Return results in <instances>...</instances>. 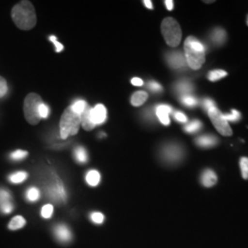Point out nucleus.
<instances>
[{
	"label": "nucleus",
	"mask_w": 248,
	"mask_h": 248,
	"mask_svg": "<svg viewBox=\"0 0 248 248\" xmlns=\"http://www.w3.org/2000/svg\"><path fill=\"white\" fill-rule=\"evenodd\" d=\"M11 17L18 29L29 31L33 29L37 22L35 9L30 1H21L13 7Z\"/></svg>",
	"instance_id": "1"
},
{
	"label": "nucleus",
	"mask_w": 248,
	"mask_h": 248,
	"mask_svg": "<svg viewBox=\"0 0 248 248\" xmlns=\"http://www.w3.org/2000/svg\"><path fill=\"white\" fill-rule=\"evenodd\" d=\"M185 57L187 65L194 69H200L205 62L206 48L203 44L195 37H187L184 45Z\"/></svg>",
	"instance_id": "2"
},
{
	"label": "nucleus",
	"mask_w": 248,
	"mask_h": 248,
	"mask_svg": "<svg viewBox=\"0 0 248 248\" xmlns=\"http://www.w3.org/2000/svg\"><path fill=\"white\" fill-rule=\"evenodd\" d=\"M81 120L80 115L68 107L63 111L60 120V134L62 139H66L68 136L76 135L79 131Z\"/></svg>",
	"instance_id": "3"
},
{
	"label": "nucleus",
	"mask_w": 248,
	"mask_h": 248,
	"mask_svg": "<svg viewBox=\"0 0 248 248\" xmlns=\"http://www.w3.org/2000/svg\"><path fill=\"white\" fill-rule=\"evenodd\" d=\"M162 34L166 43L171 47H177L180 44L182 31L177 20L173 18H166L161 24Z\"/></svg>",
	"instance_id": "4"
},
{
	"label": "nucleus",
	"mask_w": 248,
	"mask_h": 248,
	"mask_svg": "<svg viewBox=\"0 0 248 248\" xmlns=\"http://www.w3.org/2000/svg\"><path fill=\"white\" fill-rule=\"evenodd\" d=\"M42 103V98L35 93H31L25 98L23 110L25 119L29 124L36 125L40 123L42 118L39 113V108Z\"/></svg>",
	"instance_id": "5"
},
{
	"label": "nucleus",
	"mask_w": 248,
	"mask_h": 248,
	"mask_svg": "<svg viewBox=\"0 0 248 248\" xmlns=\"http://www.w3.org/2000/svg\"><path fill=\"white\" fill-rule=\"evenodd\" d=\"M52 181L45 187L47 197L56 203H62L66 201V191L62 181L55 176L51 179Z\"/></svg>",
	"instance_id": "6"
},
{
	"label": "nucleus",
	"mask_w": 248,
	"mask_h": 248,
	"mask_svg": "<svg viewBox=\"0 0 248 248\" xmlns=\"http://www.w3.org/2000/svg\"><path fill=\"white\" fill-rule=\"evenodd\" d=\"M184 150L181 145L170 143L165 145L161 150V157L167 164H177L183 159Z\"/></svg>",
	"instance_id": "7"
},
{
	"label": "nucleus",
	"mask_w": 248,
	"mask_h": 248,
	"mask_svg": "<svg viewBox=\"0 0 248 248\" xmlns=\"http://www.w3.org/2000/svg\"><path fill=\"white\" fill-rule=\"evenodd\" d=\"M208 114L210 116L213 125L215 126V128L219 133L224 136L232 135V132L231 130L228 122L223 118V114L221 113V111L216 107L212 108L211 110H209Z\"/></svg>",
	"instance_id": "8"
},
{
	"label": "nucleus",
	"mask_w": 248,
	"mask_h": 248,
	"mask_svg": "<svg viewBox=\"0 0 248 248\" xmlns=\"http://www.w3.org/2000/svg\"><path fill=\"white\" fill-rule=\"evenodd\" d=\"M54 237L61 244H69L73 240V233L70 228L63 223H58L54 225L53 228Z\"/></svg>",
	"instance_id": "9"
},
{
	"label": "nucleus",
	"mask_w": 248,
	"mask_h": 248,
	"mask_svg": "<svg viewBox=\"0 0 248 248\" xmlns=\"http://www.w3.org/2000/svg\"><path fill=\"white\" fill-rule=\"evenodd\" d=\"M167 62L169 66L175 70H179L185 68L187 64L185 54L179 51L169 52L167 54Z\"/></svg>",
	"instance_id": "10"
},
{
	"label": "nucleus",
	"mask_w": 248,
	"mask_h": 248,
	"mask_svg": "<svg viewBox=\"0 0 248 248\" xmlns=\"http://www.w3.org/2000/svg\"><path fill=\"white\" fill-rule=\"evenodd\" d=\"M14 205L12 202V196L9 190L0 188V211L4 214H9L13 212Z\"/></svg>",
	"instance_id": "11"
},
{
	"label": "nucleus",
	"mask_w": 248,
	"mask_h": 248,
	"mask_svg": "<svg viewBox=\"0 0 248 248\" xmlns=\"http://www.w3.org/2000/svg\"><path fill=\"white\" fill-rule=\"evenodd\" d=\"M91 120L95 125L102 124L107 119V109L104 105L98 104L91 108Z\"/></svg>",
	"instance_id": "12"
},
{
	"label": "nucleus",
	"mask_w": 248,
	"mask_h": 248,
	"mask_svg": "<svg viewBox=\"0 0 248 248\" xmlns=\"http://www.w3.org/2000/svg\"><path fill=\"white\" fill-rule=\"evenodd\" d=\"M193 90H194V86L188 80H180L175 85V91L177 95L180 96V98L186 95H190V93H192Z\"/></svg>",
	"instance_id": "13"
},
{
	"label": "nucleus",
	"mask_w": 248,
	"mask_h": 248,
	"mask_svg": "<svg viewBox=\"0 0 248 248\" xmlns=\"http://www.w3.org/2000/svg\"><path fill=\"white\" fill-rule=\"evenodd\" d=\"M172 108L169 105H159L155 109V113L157 118L159 119L161 124L164 125H169L170 120H169V114L172 112Z\"/></svg>",
	"instance_id": "14"
},
{
	"label": "nucleus",
	"mask_w": 248,
	"mask_h": 248,
	"mask_svg": "<svg viewBox=\"0 0 248 248\" xmlns=\"http://www.w3.org/2000/svg\"><path fill=\"white\" fill-rule=\"evenodd\" d=\"M91 107H86V108L84 109V111L80 114V120H81V125L82 127L86 130V131H91L92 129H94V127L96 126L95 124H93L92 120H91Z\"/></svg>",
	"instance_id": "15"
},
{
	"label": "nucleus",
	"mask_w": 248,
	"mask_h": 248,
	"mask_svg": "<svg viewBox=\"0 0 248 248\" xmlns=\"http://www.w3.org/2000/svg\"><path fill=\"white\" fill-rule=\"evenodd\" d=\"M217 176L212 169H206L201 177V182L204 186L211 187L217 183Z\"/></svg>",
	"instance_id": "16"
},
{
	"label": "nucleus",
	"mask_w": 248,
	"mask_h": 248,
	"mask_svg": "<svg viewBox=\"0 0 248 248\" xmlns=\"http://www.w3.org/2000/svg\"><path fill=\"white\" fill-rule=\"evenodd\" d=\"M196 144L202 148H210L218 143V138L214 135H202L195 140Z\"/></svg>",
	"instance_id": "17"
},
{
	"label": "nucleus",
	"mask_w": 248,
	"mask_h": 248,
	"mask_svg": "<svg viewBox=\"0 0 248 248\" xmlns=\"http://www.w3.org/2000/svg\"><path fill=\"white\" fill-rule=\"evenodd\" d=\"M226 31L222 28H215L211 33V41L213 45L220 46L222 45L226 41Z\"/></svg>",
	"instance_id": "18"
},
{
	"label": "nucleus",
	"mask_w": 248,
	"mask_h": 248,
	"mask_svg": "<svg viewBox=\"0 0 248 248\" xmlns=\"http://www.w3.org/2000/svg\"><path fill=\"white\" fill-rule=\"evenodd\" d=\"M101 176L97 170H89L86 175V181L89 186H97L100 183Z\"/></svg>",
	"instance_id": "19"
},
{
	"label": "nucleus",
	"mask_w": 248,
	"mask_h": 248,
	"mask_svg": "<svg viewBox=\"0 0 248 248\" xmlns=\"http://www.w3.org/2000/svg\"><path fill=\"white\" fill-rule=\"evenodd\" d=\"M148 98V94L144 91H137L133 94L131 98V103L134 107H139L142 105Z\"/></svg>",
	"instance_id": "20"
},
{
	"label": "nucleus",
	"mask_w": 248,
	"mask_h": 248,
	"mask_svg": "<svg viewBox=\"0 0 248 248\" xmlns=\"http://www.w3.org/2000/svg\"><path fill=\"white\" fill-rule=\"evenodd\" d=\"M25 224H26V220L22 216H15L9 222V228L12 231L18 230L24 227Z\"/></svg>",
	"instance_id": "21"
},
{
	"label": "nucleus",
	"mask_w": 248,
	"mask_h": 248,
	"mask_svg": "<svg viewBox=\"0 0 248 248\" xmlns=\"http://www.w3.org/2000/svg\"><path fill=\"white\" fill-rule=\"evenodd\" d=\"M41 198V191L35 187L31 186L26 191V200L30 202H36Z\"/></svg>",
	"instance_id": "22"
},
{
	"label": "nucleus",
	"mask_w": 248,
	"mask_h": 248,
	"mask_svg": "<svg viewBox=\"0 0 248 248\" xmlns=\"http://www.w3.org/2000/svg\"><path fill=\"white\" fill-rule=\"evenodd\" d=\"M28 177V173L24 171H19L11 174L9 177V180L13 184H19L25 181Z\"/></svg>",
	"instance_id": "23"
},
{
	"label": "nucleus",
	"mask_w": 248,
	"mask_h": 248,
	"mask_svg": "<svg viewBox=\"0 0 248 248\" xmlns=\"http://www.w3.org/2000/svg\"><path fill=\"white\" fill-rule=\"evenodd\" d=\"M75 157L80 164H85L88 162V153L85 148L79 146L75 150Z\"/></svg>",
	"instance_id": "24"
},
{
	"label": "nucleus",
	"mask_w": 248,
	"mask_h": 248,
	"mask_svg": "<svg viewBox=\"0 0 248 248\" xmlns=\"http://www.w3.org/2000/svg\"><path fill=\"white\" fill-rule=\"evenodd\" d=\"M202 128V123L199 120L192 121L191 123L186 124L184 128L185 132L187 133H194L199 132Z\"/></svg>",
	"instance_id": "25"
},
{
	"label": "nucleus",
	"mask_w": 248,
	"mask_h": 248,
	"mask_svg": "<svg viewBox=\"0 0 248 248\" xmlns=\"http://www.w3.org/2000/svg\"><path fill=\"white\" fill-rule=\"evenodd\" d=\"M226 76H227V72L222 70V69H216V70L211 71L208 74V79L214 82L217 80L222 79Z\"/></svg>",
	"instance_id": "26"
},
{
	"label": "nucleus",
	"mask_w": 248,
	"mask_h": 248,
	"mask_svg": "<svg viewBox=\"0 0 248 248\" xmlns=\"http://www.w3.org/2000/svg\"><path fill=\"white\" fill-rule=\"evenodd\" d=\"M181 103L187 108H194L198 105V99L192 95H186L180 98Z\"/></svg>",
	"instance_id": "27"
},
{
	"label": "nucleus",
	"mask_w": 248,
	"mask_h": 248,
	"mask_svg": "<svg viewBox=\"0 0 248 248\" xmlns=\"http://www.w3.org/2000/svg\"><path fill=\"white\" fill-rule=\"evenodd\" d=\"M87 106H88L87 102L85 100L80 99V100H77L76 102H74V104L72 105L71 108L75 112H77L78 114L80 115L84 111V109L86 108Z\"/></svg>",
	"instance_id": "28"
},
{
	"label": "nucleus",
	"mask_w": 248,
	"mask_h": 248,
	"mask_svg": "<svg viewBox=\"0 0 248 248\" xmlns=\"http://www.w3.org/2000/svg\"><path fill=\"white\" fill-rule=\"evenodd\" d=\"M89 218L91 220V222H94L95 224H102L105 221V216L99 212H93L90 213Z\"/></svg>",
	"instance_id": "29"
},
{
	"label": "nucleus",
	"mask_w": 248,
	"mask_h": 248,
	"mask_svg": "<svg viewBox=\"0 0 248 248\" xmlns=\"http://www.w3.org/2000/svg\"><path fill=\"white\" fill-rule=\"evenodd\" d=\"M53 206L52 204H46L41 211V215L44 219H51V217L53 216Z\"/></svg>",
	"instance_id": "30"
},
{
	"label": "nucleus",
	"mask_w": 248,
	"mask_h": 248,
	"mask_svg": "<svg viewBox=\"0 0 248 248\" xmlns=\"http://www.w3.org/2000/svg\"><path fill=\"white\" fill-rule=\"evenodd\" d=\"M223 118L227 122H232V123H237L241 119V113L236 109H232L230 114H223Z\"/></svg>",
	"instance_id": "31"
},
{
	"label": "nucleus",
	"mask_w": 248,
	"mask_h": 248,
	"mask_svg": "<svg viewBox=\"0 0 248 248\" xmlns=\"http://www.w3.org/2000/svg\"><path fill=\"white\" fill-rule=\"evenodd\" d=\"M240 169L242 171V176L245 179H248V158L242 157L240 159Z\"/></svg>",
	"instance_id": "32"
},
{
	"label": "nucleus",
	"mask_w": 248,
	"mask_h": 248,
	"mask_svg": "<svg viewBox=\"0 0 248 248\" xmlns=\"http://www.w3.org/2000/svg\"><path fill=\"white\" fill-rule=\"evenodd\" d=\"M28 155V152L24 150H17L13 152L10 155V157L12 160H22L24 159Z\"/></svg>",
	"instance_id": "33"
},
{
	"label": "nucleus",
	"mask_w": 248,
	"mask_h": 248,
	"mask_svg": "<svg viewBox=\"0 0 248 248\" xmlns=\"http://www.w3.org/2000/svg\"><path fill=\"white\" fill-rule=\"evenodd\" d=\"M8 92V84L5 78L0 77V98H3Z\"/></svg>",
	"instance_id": "34"
},
{
	"label": "nucleus",
	"mask_w": 248,
	"mask_h": 248,
	"mask_svg": "<svg viewBox=\"0 0 248 248\" xmlns=\"http://www.w3.org/2000/svg\"><path fill=\"white\" fill-rule=\"evenodd\" d=\"M202 106H203L204 109L208 112L209 110H211L212 108H215L216 105H215V102L213 101V99H211V98H204Z\"/></svg>",
	"instance_id": "35"
},
{
	"label": "nucleus",
	"mask_w": 248,
	"mask_h": 248,
	"mask_svg": "<svg viewBox=\"0 0 248 248\" xmlns=\"http://www.w3.org/2000/svg\"><path fill=\"white\" fill-rule=\"evenodd\" d=\"M39 113H40L41 118L46 119V118L49 116V113H50L49 107L47 106V105H45V103L43 102V103L41 104L40 108H39Z\"/></svg>",
	"instance_id": "36"
},
{
	"label": "nucleus",
	"mask_w": 248,
	"mask_h": 248,
	"mask_svg": "<svg viewBox=\"0 0 248 248\" xmlns=\"http://www.w3.org/2000/svg\"><path fill=\"white\" fill-rule=\"evenodd\" d=\"M148 88L150 90H152L153 92H160L162 91V86L160 85L159 83L155 82V81H150L148 83Z\"/></svg>",
	"instance_id": "37"
},
{
	"label": "nucleus",
	"mask_w": 248,
	"mask_h": 248,
	"mask_svg": "<svg viewBox=\"0 0 248 248\" xmlns=\"http://www.w3.org/2000/svg\"><path fill=\"white\" fill-rule=\"evenodd\" d=\"M49 39H50V41H51L53 45H54V46H55V51H56L57 53L62 52V50H63V46L57 42V38H56L55 36L52 35L49 37Z\"/></svg>",
	"instance_id": "38"
},
{
	"label": "nucleus",
	"mask_w": 248,
	"mask_h": 248,
	"mask_svg": "<svg viewBox=\"0 0 248 248\" xmlns=\"http://www.w3.org/2000/svg\"><path fill=\"white\" fill-rule=\"evenodd\" d=\"M174 118L177 120L178 123H182V124H185V123H186V121H187L186 116L183 112H181V111L174 112Z\"/></svg>",
	"instance_id": "39"
},
{
	"label": "nucleus",
	"mask_w": 248,
	"mask_h": 248,
	"mask_svg": "<svg viewBox=\"0 0 248 248\" xmlns=\"http://www.w3.org/2000/svg\"><path fill=\"white\" fill-rule=\"evenodd\" d=\"M132 84L135 87H141L143 85V81L139 78H133L132 79Z\"/></svg>",
	"instance_id": "40"
},
{
	"label": "nucleus",
	"mask_w": 248,
	"mask_h": 248,
	"mask_svg": "<svg viewBox=\"0 0 248 248\" xmlns=\"http://www.w3.org/2000/svg\"><path fill=\"white\" fill-rule=\"evenodd\" d=\"M165 4H166V7L169 10H172L174 9V2L172 0H167L165 1Z\"/></svg>",
	"instance_id": "41"
},
{
	"label": "nucleus",
	"mask_w": 248,
	"mask_h": 248,
	"mask_svg": "<svg viewBox=\"0 0 248 248\" xmlns=\"http://www.w3.org/2000/svg\"><path fill=\"white\" fill-rule=\"evenodd\" d=\"M143 4H144V6H145L147 9H154V7H153V3H152V1H150V0H144V1H143Z\"/></svg>",
	"instance_id": "42"
},
{
	"label": "nucleus",
	"mask_w": 248,
	"mask_h": 248,
	"mask_svg": "<svg viewBox=\"0 0 248 248\" xmlns=\"http://www.w3.org/2000/svg\"><path fill=\"white\" fill-rule=\"evenodd\" d=\"M213 1H205V3H213Z\"/></svg>",
	"instance_id": "43"
},
{
	"label": "nucleus",
	"mask_w": 248,
	"mask_h": 248,
	"mask_svg": "<svg viewBox=\"0 0 248 248\" xmlns=\"http://www.w3.org/2000/svg\"></svg>",
	"instance_id": "44"
}]
</instances>
